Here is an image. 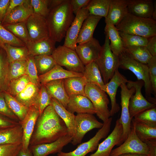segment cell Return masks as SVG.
<instances>
[{
    "label": "cell",
    "instance_id": "24",
    "mask_svg": "<svg viewBox=\"0 0 156 156\" xmlns=\"http://www.w3.org/2000/svg\"><path fill=\"white\" fill-rule=\"evenodd\" d=\"M128 13L135 16L152 18L154 6L152 0H127Z\"/></svg>",
    "mask_w": 156,
    "mask_h": 156
},
{
    "label": "cell",
    "instance_id": "48",
    "mask_svg": "<svg viewBox=\"0 0 156 156\" xmlns=\"http://www.w3.org/2000/svg\"><path fill=\"white\" fill-rule=\"evenodd\" d=\"M50 0H30L34 13L46 18L49 10V5Z\"/></svg>",
    "mask_w": 156,
    "mask_h": 156
},
{
    "label": "cell",
    "instance_id": "15",
    "mask_svg": "<svg viewBox=\"0 0 156 156\" xmlns=\"http://www.w3.org/2000/svg\"><path fill=\"white\" fill-rule=\"evenodd\" d=\"M102 48L98 40L93 38L89 41L77 45L75 51L85 66L95 62L99 57Z\"/></svg>",
    "mask_w": 156,
    "mask_h": 156
},
{
    "label": "cell",
    "instance_id": "42",
    "mask_svg": "<svg viewBox=\"0 0 156 156\" xmlns=\"http://www.w3.org/2000/svg\"><path fill=\"white\" fill-rule=\"evenodd\" d=\"M30 82L28 76L26 75H24L10 81L5 91L15 97L21 92Z\"/></svg>",
    "mask_w": 156,
    "mask_h": 156
},
{
    "label": "cell",
    "instance_id": "6",
    "mask_svg": "<svg viewBox=\"0 0 156 156\" xmlns=\"http://www.w3.org/2000/svg\"><path fill=\"white\" fill-rule=\"evenodd\" d=\"M85 93L92 103L96 116L103 122L110 117L108 107L109 100L105 91L95 85L87 83L85 87Z\"/></svg>",
    "mask_w": 156,
    "mask_h": 156
},
{
    "label": "cell",
    "instance_id": "9",
    "mask_svg": "<svg viewBox=\"0 0 156 156\" xmlns=\"http://www.w3.org/2000/svg\"><path fill=\"white\" fill-rule=\"evenodd\" d=\"M131 130L127 139L120 145L112 149L110 156H118L125 154H138L148 156L147 144L141 141L136 134L134 122L132 120Z\"/></svg>",
    "mask_w": 156,
    "mask_h": 156
},
{
    "label": "cell",
    "instance_id": "17",
    "mask_svg": "<svg viewBox=\"0 0 156 156\" xmlns=\"http://www.w3.org/2000/svg\"><path fill=\"white\" fill-rule=\"evenodd\" d=\"M86 7L82 8L76 15L65 36L64 46L75 51L77 40L80 30L85 20L89 15Z\"/></svg>",
    "mask_w": 156,
    "mask_h": 156
},
{
    "label": "cell",
    "instance_id": "57",
    "mask_svg": "<svg viewBox=\"0 0 156 156\" xmlns=\"http://www.w3.org/2000/svg\"><path fill=\"white\" fill-rule=\"evenodd\" d=\"M145 143L148 147L149 151L148 156H156V139L150 140Z\"/></svg>",
    "mask_w": 156,
    "mask_h": 156
},
{
    "label": "cell",
    "instance_id": "46",
    "mask_svg": "<svg viewBox=\"0 0 156 156\" xmlns=\"http://www.w3.org/2000/svg\"><path fill=\"white\" fill-rule=\"evenodd\" d=\"M26 61V75L31 82L40 88L41 85L39 81L38 71L34 56L30 55Z\"/></svg>",
    "mask_w": 156,
    "mask_h": 156
},
{
    "label": "cell",
    "instance_id": "45",
    "mask_svg": "<svg viewBox=\"0 0 156 156\" xmlns=\"http://www.w3.org/2000/svg\"><path fill=\"white\" fill-rule=\"evenodd\" d=\"M133 120L153 127H156V107L145 110L135 115Z\"/></svg>",
    "mask_w": 156,
    "mask_h": 156
},
{
    "label": "cell",
    "instance_id": "30",
    "mask_svg": "<svg viewBox=\"0 0 156 156\" xmlns=\"http://www.w3.org/2000/svg\"><path fill=\"white\" fill-rule=\"evenodd\" d=\"M23 129L19 122L12 127L0 129V144L22 143Z\"/></svg>",
    "mask_w": 156,
    "mask_h": 156
},
{
    "label": "cell",
    "instance_id": "33",
    "mask_svg": "<svg viewBox=\"0 0 156 156\" xmlns=\"http://www.w3.org/2000/svg\"><path fill=\"white\" fill-rule=\"evenodd\" d=\"M83 74L87 83L95 85L101 89L105 84L99 68L95 62L85 66Z\"/></svg>",
    "mask_w": 156,
    "mask_h": 156
},
{
    "label": "cell",
    "instance_id": "4",
    "mask_svg": "<svg viewBox=\"0 0 156 156\" xmlns=\"http://www.w3.org/2000/svg\"><path fill=\"white\" fill-rule=\"evenodd\" d=\"M118 56L120 62L119 68L129 70L135 75L138 80L143 81L147 100L151 103H156L155 100L153 99L151 96V94L153 93L147 64L137 61L124 52Z\"/></svg>",
    "mask_w": 156,
    "mask_h": 156
},
{
    "label": "cell",
    "instance_id": "36",
    "mask_svg": "<svg viewBox=\"0 0 156 156\" xmlns=\"http://www.w3.org/2000/svg\"><path fill=\"white\" fill-rule=\"evenodd\" d=\"M5 50L9 63L20 60H26L30 55L25 45L17 47L5 44L1 47Z\"/></svg>",
    "mask_w": 156,
    "mask_h": 156
},
{
    "label": "cell",
    "instance_id": "18",
    "mask_svg": "<svg viewBox=\"0 0 156 156\" xmlns=\"http://www.w3.org/2000/svg\"><path fill=\"white\" fill-rule=\"evenodd\" d=\"M128 81L127 78L117 70L116 71L112 78L101 89L109 95L110 99L111 106L110 110L111 116H113L120 110V106L116 102V98L118 88L122 83H127Z\"/></svg>",
    "mask_w": 156,
    "mask_h": 156
},
{
    "label": "cell",
    "instance_id": "22",
    "mask_svg": "<svg viewBox=\"0 0 156 156\" xmlns=\"http://www.w3.org/2000/svg\"><path fill=\"white\" fill-rule=\"evenodd\" d=\"M34 13L30 0L23 4L18 5L7 14L1 24H8L26 22L30 16Z\"/></svg>",
    "mask_w": 156,
    "mask_h": 156
},
{
    "label": "cell",
    "instance_id": "3",
    "mask_svg": "<svg viewBox=\"0 0 156 156\" xmlns=\"http://www.w3.org/2000/svg\"><path fill=\"white\" fill-rule=\"evenodd\" d=\"M120 31L147 38L156 36V21L128 13L115 26Z\"/></svg>",
    "mask_w": 156,
    "mask_h": 156
},
{
    "label": "cell",
    "instance_id": "31",
    "mask_svg": "<svg viewBox=\"0 0 156 156\" xmlns=\"http://www.w3.org/2000/svg\"><path fill=\"white\" fill-rule=\"evenodd\" d=\"M105 34L108 37L110 42V49L115 55L119 56L123 52L124 47L119 31L115 26L108 22L105 23Z\"/></svg>",
    "mask_w": 156,
    "mask_h": 156
},
{
    "label": "cell",
    "instance_id": "13",
    "mask_svg": "<svg viewBox=\"0 0 156 156\" xmlns=\"http://www.w3.org/2000/svg\"><path fill=\"white\" fill-rule=\"evenodd\" d=\"M26 24L30 41H38L49 37L46 18L33 13L26 21Z\"/></svg>",
    "mask_w": 156,
    "mask_h": 156
},
{
    "label": "cell",
    "instance_id": "43",
    "mask_svg": "<svg viewBox=\"0 0 156 156\" xmlns=\"http://www.w3.org/2000/svg\"><path fill=\"white\" fill-rule=\"evenodd\" d=\"M119 33L123 42L124 48L136 46L146 47V45L148 40L147 38L120 31Z\"/></svg>",
    "mask_w": 156,
    "mask_h": 156
},
{
    "label": "cell",
    "instance_id": "27",
    "mask_svg": "<svg viewBox=\"0 0 156 156\" xmlns=\"http://www.w3.org/2000/svg\"><path fill=\"white\" fill-rule=\"evenodd\" d=\"M102 17L89 15L83 22L77 40L79 44L92 39L95 29Z\"/></svg>",
    "mask_w": 156,
    "mask_h": 156
},
{
    "label": "cell",
    "instance_id": "47",
    "mask_svg": "<svg viewBox=\"0 0 156 156\" xmlns=\"http://www.w3.org/2000/svg\"><path fill=\"white\" fill-rule=\"evenodd\" d=\"M9 64L6 53L1 48L0 50V92L5 90Z\"/></svg>",
    "mask_w": 156,
    "mask_h": 156
},
{
    "label": "cell",
    "instance_id": "52",
    "mask_svg": "<svg viewBox=\"0 0 156 156\" xmlns=\"http://www.w3.org/2000/svg\"><path fill=\"white\" fill-rule=\"evenodd\" d=\"M0 114L19 122L17 117L8 107L5 101L3 91L0 92Z\"/></svg>",
    "mask_w": 156,
    "mask_h": 156
},
{
    "label": "cell",
    "instance_id": "50",
    "mask_svg": "<svg viewBox=\"0 0 156 156\" xmlns=\"http://www.w3.org/2000/svg\"><path fill=\"white\" fill-rule=\"evenodd\" d=\"M22 147V143L0 144V156H17Z\"/></svg>",
    "mask_w": 156,
    "mask_h": 156
},
{
    "label": "cell",
    "instance_id": "51",
    "mask_svg": "<svg viewBox=\"0 0 156 156\" xmlns=\"http://www.w3.org/2000/svg\"><path fill=\"white\" fill-rule=\"evenodd\" d=\"M148 67L150 81L153 93L155 97L156 94V56H152L147 64Z\"/></svg>",
    "mask_w": 156,
    "mask_h": 156
},
{
    "label": "cell",
    "instance_id": "19",
    "mask_svg": "<svg viewBox=\"0 0 156 156\" xmlns=\"http://www.w3.org/2000/svg\"><path fill=\"white\" fill-rule=\"evenodd\" d=\"M39 116L38 109L35 107H31L29 109L23 120L21 122H19L23 129L22 149L24 151L29 148L30 139Z\"/></svg>",
    "mask_w": 156,
    "mask_h": 156
},
{
    "label": "cell",
    "instance_id": "56",
    "mask_svg": "<svg viewBox=\"0 0 156 156\" xmlns=\"http://www.w3.org/2000/svg\"><path fill=\"white\" fill-rule=\"evenodd\" d=\"M10 0H0V24L5 18Z\"/></svg>",
    "mask_w": 156,
    "mask_h": 156
},
{
    "label": "cell",
    "instance_id": "58",
    "mask_svg": "<svg viewBox=\"0 0 156 156\" xmlns=\"http://www.w3.org/2000/svg\"><path fill=\"white\" fill-rule=\"evenodd\" d=\"M28 1V0H10L6 16L14 8L18 5L26 3Z\"/></svg>",
    "mask_w": 156,
    "mask_h": 156
},
{
    "label": "cell",
    "instance_id": "60",
    "mask_svg": "<svg viewBox=\"0 0 156 156\" xmlns=\"http://www.w3.org/2000/svg\"><path fill=\"white\" fill-rule=\"evenodd\" d=\"M17 156H33V155L31 150L29 148L26 151H24L22 148Z\"/></svg>",
    "mask_w": 156,
    "mask_h": 156
},
{
    "label": "cell",
    "instance_id": "63",
    "mask_svg": "<svg viewBox=\"0 0 156 156\" xmlns=\"http://www.w3.org/2000/svg\"><path fill=\"white\" fill-rule=\"evenodd\" d=\"M1 46H0V50L1 49Z\"/></svg>",
    "mask_w": 156,
    "mask_h": 156
},
{
    "label": "cell",
    "instance_id": "55",
    "mask_svg": "<svg viewBox=\"0 0 156 156\" xmlns=\"http://www.w3.org/2000/svg\"><path fill=\"white\" fill-rule=\"evenodd\" d=\"M148 38L146 47L152 56H156V36Z\"/></svg>",
    "mask_w": 156,
    "mask_h": 156
},
{
    "label": "cell",
    "instance_id": "25",
    "mask_svg": "<svg viewBox=\"0 0 156 156\" xmlns=\"http://www.w3.org/2000/svg\"><path fill=\"white\" fill-rule=\"evenodd\" d=\"M83 76V74L82 73L71 71L56 64L48 72L38 76V78L39 82L41 85L53 80L64 79L72 77Z\"/></svg>",
    "mask_w": 156,
    "mask_h": 156
},
{
    "label": "cell",
    "instance_id": "5",
    "mask_svg": "<svg viewBox=\"0 0 156 156\" xmlns=\"http://www.w3.org/2000/svg\"><path fill=\"white\" fill-rule=\"evenodd\" d=\"M109 43L108 37L105 34V41L102 46L101 52L95 62L99 68L105 84L112 78L116 71L118 70L120 64L119 56L112 51Z\"/></svg>",
    "mask_w": 156,
    "mask_h": 156
},
{
    "label": "cell",
    "instance_id": "37",
    "mask_svg": "<svg viewBox=\"0 0 156 156\" xmlns=\"http://www.w3.org/2000/svg\"><path fill=\"white\" fill-rule=\"evenodd\" d=\"M123 52L137 61L146 64L152 57L145 47H125Z\"/></svg>",
    "mask_w": 156,
    "mask_h": 156
},
{
    "label": "cell",
    "instance_id": "59",
    "mask_svg": "<svg viewBox=\"0 0 156 156\" xmlns=\"http://www.w3.org/2000/svg\"><path fill=\"white\" fill-rule=\"evenodd\" d=\"M65 0H50L49 5V11L62 3Z\"/></svg>",
    "mask_w": 156,
    "mask_h": 156
},
{
    "label": "cell",
    "instance_id": "14",
    "mask_svg": "<svg viewBox=\"0 0 156 156\" xmlns=\"http://www.w3.org/2000/svg\"><path fill=\"white\" fill-rule=\"evenodd\" d=\"M123 133L122 125L118 119L111 133L103 141L99 144L96 151L89 156H110L114 147L116 145L120 146Z\"/></svg>",
    "mask_w": 156,
    "mask_h": 156
},
{
    "label": "cell",
    "instance_id": "20",
    "mask_svg": "<svg viewBox=\"0 0 156 156\" xmlns=\"http://www.w3.org/2000/svg\"><path fill=\"white\" fill-rule=\"evenodd\" d=\"M66 109L70 113L94 114L96 111L90 101L86 96L75 95L69 97Z\"/></svg>",
    "mask_w": 156,
    "mask_h": 156
},
{
    "label": "cell",
    "instance_id": "41",
    "mask_svg": "<svg viewBox=\"0 0 156 156\" xmlns=\"http://www.w3.org/2000/svg\"><path fill=\"white\" fill-rule=\"evenodd\" d=\"M135 131L139 139L144 142L151 139H156V127H153L143 123L136 122L133 120Z\"/></svg>",
    "mask_w": 156,
    "mask_h": 156
},
{
    "label": "cell",
    "instance_id": "26",
    "mask_svg": "<svg viewBox=\"0 0 156 156\" xmlns=\"http://www.w3.org/2000/svg\"><path fill=\"white\" fill-rule=\"evenodd\" d=\"M56 42L49 37L38 41H30L26 46L30 55L33 56L51 55L55 48Z\"/></svg>",
    "mask_w": 156,
    "mask_h": 156
},
{
    "label": "cell",
    "instance_id": "39",
    "mask_svg": "<svg viewBox=\"0 0 156 156\" xmlns=\"http://www.w3.org/2000/svg\"><path fill=\"white\" fill-rule=\"evenodd\" d=\"M2 25L15 37L24 43L25 45L30 41L26 22Z\"/></svg>",
    "mask_w": 156,
    "mask_h": 156
},
{
    "label": "cell",
    "instance_id": "16",
    "mask_svg": "<svg viewBox=\"0 0 156 156\" xmlns=\"http://www.w3.org/2000/svg\"><path fill=\"white\" fill-rule=\"evenodd\" d=\"M73 137L68 133L51 143L31 146L33 156H47L62 151L63 147L71 142Z\"/></svg>",
    "mask_w": 156,
    "mask_h": 156
},
{
    "label": "cell",
    "instance_id": "28",
    "mask_svg": "<svg viewBox=\"0 0 156 156\" xmlns=\"http://www.w3.org/2000/svg\"><path fill=\"white\" fill-rule=\"evenodd\" d=\"M43 84L51 97L57 100L66 108L69 97L65 90L63 79L53 80Z\"/></svg>",
    "mask_w": 156,
    "mask_h": 156
},
{
    "label": "cell",
    "instance_id": "40",
    "mask_svg": "<svg viewBox=\"0 0 156 156\" xmlns=\"http://www.w3.org/2000/svg\"><path fill=\"white\" fill-rule=\"evenodd\" d=\"M34 57L38 76L48 72L57 64L51 55H40Z\"/></svg>",
    "mask_w": 156,
    "mask_h": 156
},
{
    "label": "cell",
    "instance_id": "44",
    "mask_svg": "<svg viewBox=\"0 0 156 156\" xmlns=\"http://www.w3.org/2000/svg\"><path fill=\"white\" fill-rule=\"evenodd\" d=\"M5 44L17 47H23L26 45L24 43L0 24V46L1 48Z\"/></svg>",
    "mask_w": 156,
    "mask_h": 156
},
{
    "label": "cell",
    "instance_id": "12",
    "mask_svg": "<svg viewBox=\"0 0 156 156\" xmlns=\"http://www.w3.org/2000/svg\"><path fill=\"white\" fill-rule=\"evenodd\" d=\"M120 87L121 89V116L118 119L123 128V134L120 143V145L127 139L131 130L132 119L131 118L129 114V103L131 96L135 93V89L133 87L129 88L126 83H122Z\"/></svg>",
    "mask_w": 156,
    "mask_h": 156
},
{
    "label": "cell",
    "instance_id": "32",
    "mask_svg": "<svg viewBox=\"0 0 156 156\" xmlns=\"http://www.w3.org/2000/svg\"><path fill=\"white\" fill-rule=\"evenodd\" d=\"M63 81L65 90L69 97L75 95L85 96V88L87 82L83 76L69 77L64 79Z\"/></svg>",
    "mask_w": 156,
    "mask_h": 156
},
{
    "label": "cell",
    "instance_id": "23",
    "mask_svg": "<svg viewBox=\"0 0 156 156\" xmlns=\"http://www.w3.org/2000/svg\"><path fill=\"white\" fill-rule=\"evenodd\" d=\"M40 88L37 85L30 82L14 97L28 109L35 107L38 109Z\"/></svg>",
    "mask_w": 156,
    "mask_h": 156
},
{
    "label": "cell",
    "instance_id": "29",
    "mask_svg": "<svg viewBox=\"0 0 156 156\" xmlns=\"http://www.w3.org/2000/svg\"><path fill=\"white\" fill-rule=\"evenodd\" d=\"M51 105L64 122L68 128V134L73 138L75 133V116L68 112L60 102L53 98H51Z\"/></svg>",
    "mask_w": 156,
    "mask_h": 156
},
{
    "label": "cell",
    "instance_id": "54",
    "mask_svg": "<svg viewBox=\"0 0 156 156\" xmlns=\"http://www.w3.org/2000/svg\"><path fill=\"white\" fill-rule=\"evenodd\" d=\"M19 122L13 120L0 114V129H5L15 126Z\"/></svg>",
    "mask_w": 156,
    "mask_h": 156
},
{
    "label": "cell",
    "instance_id": "2",
    "mask_svg": "<svg viewBox=\"0 0 156 156\" xmlns=\"http://www.w3.org/2000/svg\"><path fill=\"white\" fill-rule=\"evenodd\" d=\"M75 18L69 0L64 1L51 10L46 18L49 37L55 42H60Z\"/></svg>",
    "mask_w": 156,
    "mask_h": 156
},
{
    "label": "cell",
    "instance_id": "61",
    "mask_svg": "<svg viewBox=\"0 0 156 156\" xmlns=\"http://www.w3.org/2000/svg\"><path fill=\"white\" fill-rule=\"evenodd\" d=\"M154 20H156V1H154V6L153 12L151 18Z\"/></svg>",
    "mask_w": 156,
    "mask_h": 156
},
{
    "label": "cell",
    "instance_id": "35",
    "mask_svg": "<svg viewBox=\"0 0 156 156\" xmlns=\"http://www.w3.org/2000/svg\"><path fill=\"white\" fill-rule=\"evenodd\" d=\"M26 60H17L9 63L4 91L10 81L26 75Z\"/></svg>",
    "mask_w": 156,
    "mask_h": 156
},
{
    "label": "cell",
    "instance_id": "11",
    "mask_svg": "<svg viewBox=\"0 0 156 156\" xmlns=\"http://www.w3.org/2000/svg\"><path fill=\"white\" fill-rule=\"evenodd\" d=\"M75 136L71 143L73 145L81 143L85 135L94 129L101 128L103 123L99 122L93 114H78L75 116Z\"/></svg>",
    "mask_w": 156,
    "mask_h": 156
},
{
    "label": "cell",
    "instance_id": "49",
    "mask_svg": "<svg viewBox=\"0 0 156 156\" xmlns=\"http://www.w3.org/2000/svg\"><path fill=\"white\" fill-rule=\"evenodd\" d=\"M51 98L44 84H41L40 88L38 109L40 116L42 113L44 109L49 105H51Z\"/></svg>",
    "mask_w": 156,
    "mask_h": 156
},
{
    "label": "cell",
    "instance_id": "1",
    "mask_svg": "<svg viewBox=\"0 0 156 156\" xmlns=\"http://www.w3.org/2000/svg\"><path fill=\"white\" fill-rule=\"evenodd\" d=\"M68 133L64 122L51 105L48 106L38 118L31 136V146L53 142Z\"/></svg>",
    "mask_w": 156,
    "mask_h": 156
},
{
    "label": "cell",
    "instance_id": "34",
    "mask_svg": "<svg viewBox=\"0 0 156 156\" xmlns=\"http://www.w3.org/2000/svg\"><path fill=\"white\" fill-rule=\"evenodd\" d=\"M3 92L8 107L17 117L19 122H21L26 116L29 109L6 91H4Z\"/></svg>",
    "mask_w": 156,
    "mask_h": 156
},
{
    "label": "cell",
    "instance_id": "21",
    "mask_svg": "<svg viewBox=\"0 0 156 156\" xmlns=\"http://www.w3.org/2000/svg\"><path fill=\"white\" fill-rule=\"evenodd\" d=\"M128 13L127 0H110L105 23L116 26Z\"/></svg>",
    "mask_w": 156,
    "mask_h": 156
},
{
    "label": "cell",
    "instance_id": "8",
    "mask_svg": "<svg viewBox=\"0 0 156 156\" xmlns=\"http://www.w3.org/2000/svg\"><path fill=\"white\" fill-rule=\"evenodd\" d=\"M51 55L57 64L71 71L83 73L85 66L75 50L60 45L55 48Z\"/></svg>",
    "mask_w": 156,
    "mask_h": 156
},
{
    "label": "cell",
    "instance_id": "53",
    "mask_svg": "<svg viewBox=\"0 0 156 156\" xmlns=\"http://www.w3.org/2000/svg\"><path fill=\"white\" fill-rule=\"evenodd\" d=\"M90 0H70V2L73 14L75 15L83 7H86Z\"/></svg>",
    "mask_w": 156,
    "mask_h": 156
},
{
    "label": "cell",
    "instance_id": "62",
    "mask_svg": "<svg viewBox=\"0 0 156 156\" xmlns=\"http://www.w3.org/2000/svg\"><path fill=\"white\" fill-rule=\"evenodd\" d=\"M118 156H146L144 155L138 154H131V153H128V154H122Z\"/></svg>",
    "mask_w": 156,
    "mask_h": 156
},
{
    "label": "cell",
    "instance_id": "38",
    "mask_svg": "<svg viewBox=\"0 0 156 156\" xmlns=\"http://www.w3.org/2000/svg\"><path fill=\"white\" fill-rule=\"evenodd\" d=\"M110 0H91L86 7L89 15L105 18L108 12Z\"/></svg>",
    "mask_w": 156,
    "mask_h": 156
},
{
    "label": "cell",
    "instance_id": "10",
    "mask_svg": "<svg viewBox=\"0 0 156 156\" xmlns=\"http://www.w3.org/2000/svg\"><path fill=\"white\" fill-rule=\"evenodd\" d=\"M144 85L143 81L128 80L126 85L129 88L133 87L135 92L131 96L129 103V109L130 117L132 119L135 115L146 110L156 107V104L148 101L142 93V88Z\"/></svg>",
    "mask_w": 156,
    "mask_h": 156
},
{
    "label": "cell",
    "instance_id": "7",
    "mask_svg": "<svg viewBox=\"0 0 156 156\" xmlns=\"http://www.w3.org/2000/svg\"><path fill=\"white\" fill-rule=\"evenodd\" d=\"M112 118L110 117L103 122L102 127L95 135L88 141L81 144L73 151L57 153V156H85L90 152H93L97 149L100 140L106 138L110 130Z\"/></svg>",
    "mask_w": 156,
    "mask_h": 156
}]
</instances>
